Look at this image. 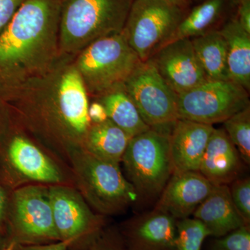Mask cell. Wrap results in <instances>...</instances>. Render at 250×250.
<instances>
[{"instance_id":"1","label":"cell","mask_w":250,"mask_h":250,"mask_svg":"<svg viewBox=\"0 0 250 250\" xmlns=\"http://www.w3.org/2000/svg\"><path fill=\"white\" fill-rule=\"evenodd\" d=\"M74 57L62 54L48 72L23 85L5 101L23 131L68 158L83 149L92 125L89 97Z\"/></svg>"},{"instance_id":"2","label":"cell","mask_w":250,"mask_h":250,"mask_svg":"<svg viewBox=\"0 0 250 250\" xmlns=\"http://www.w3.org/2000/svg\"><path fill=\"white\" fill-rule=\"evenodd\" d=\"M62 0H26L0 34V96L49 71L62 56Z\"/></svg>"},{"instance_id":"3","label":"cell","mask_w":250,"mask_h":250,"mask_svg":"<svg viewBox=\"0 0 250 250\" xmlns=\"http://www.w3.org/2000/svg\"><path fill=\"white\" fill-rule=\"evenodd\" d=\"M134 0H62V54L75 56L94 41L123 32Z\"/></svg>"},{"instance_id":"4","label":"cell","mask_w":250,"mask_h":250,"mask_svg":"<svg viewBox=\"0 0 250 250\" xmlns=\"http://www.w3.org/2000/svg\"><path fill=\"white\" fill-rule=\"evenodd\" d=\"M73 61L90 100L123 88L143 62L123 33L94 41Z\"/></svg>"},{"instance_id":"5","label":"cell","mask_w":250,"mask_h":250,"mask_svg":"<svg viewBox=\"0 0 250 250\" xmlns=\"http://www.w3.org/2000/svg\"><path fill=\"white\" fill-rule=\"evenodd\" d=\"M69 159L82 197L102 214L119 213L139 198L119 164L101 160L84 149L72 153Z\"/></svg>"},{"instance_id":"6","label":"cell","mask_w":250,"mask_h":250,"mask_svg":"<svg viewBox=\"0 0 250 250\" xmlns=\"http://www.w3.org/2000/svg\"><path fill=\"white\" fill-rule=\"evenodd\" d=\"M171 129L150 128L129 140L122 161L139 195L161 194L173 174L169 146Z\"/></svg>"},{"instance_id":"7","label":"cell","mask_w":250,"mask_h":250,"mask_svg":"<svg viewBox=\"0 0 250 250\" xmlns=\"http://www.w3.org/2000/svg\"><path fill=\"white\" fill-rule=\"evenodd\" d=\"M8 243L41 245L60 241L54 225L48 188L27 186L10 195L6 220Z\"/></svg>"},{"instance_id":"8","label":"cell","mask_w":250,"mask_h":250,"mask_svg":"<svg viewBox=\"0 0 250 250\" xmlns=\"http://www.w3.org/2000/svg\"><path fill=\"white\" fill-rule=\"evenodd\" d=\"M186 15L161 0H134L122 33L145 62L167 43Z\"/></svg>"},{"instance_id":"9","label":"cell","mask_w":250,"mask_h":250,"mask_svg":"<svg viewBox=\"0 0 250 250\" xmlns=\"http://www.w3.org/2000/svg\"><path fill=\"white\" fill-rule=\"evenodd\" d=\"M59 184L62 175L58 166L24 134L13 120L0 136V182L13 187L18 179Z\"/></svg>"},{"instance_id":"10","label":"cell","mask_w":250,"mask_h":250,"mask_svg":"<svg viewBox=\"0 0 250 250\" xmlns=\"http://www.w3.org/2000/svg\"><path fill=\"white\" fill-rule=\"evenodd\" d=\"M250 106L249 93L231 81L207 80L177 98L179 119L213 126Z\"/></svg>"},{"instance_id":"11","label":"cell","mask_w":250,"mask_h":250,"mask_svg":"<svg viewBox=\"0 0 250 250\" xmlns=\"http://www.w3.org/2000/svg\"><path fill=\"white\" fill-rule=\"evenodd\" d=\"M123 89L150 128H172L179 119L178 95L166 83L150 61L142 62Z\"/></svg>"},{"instance_id":"12","label":"cell","mask_w":250,"mask_h":250,"mask_svg":"<svg viewBox=\"0 0 250 250\" xmlns=\"http://www.w3.org/2000/svg\"><path fill=\"white\" fill-rule=\"evenodd\" d=\"M48 192L59 239L71 242L69 249L89 241L104 228L103 219L94 214L77 190L54 185Z\"/></svg>"},{"instance_id":"13","label":"cell","mask_w":250,"mask_h":250,"mask_svg":"<svg viewBox=\"0 0 250 250\" xmlns=\"http://www.w3.org/2000/svg\"><path fill=\"white\" fill-rule=\"evenodd\" d=\"M148 60L177 95L208 80L190 39H179L163 46Z\"/></svg>"},{"instance_id":"14","label":"cell","mask_w":250,"mask_h":250,"mask_svg":"<svg viewBox=\"0 0 250 250\" xmlns=\"http://www.w3.org/2000/svg\"><path fill=\"white\" fill-rule=\"evenodd\" d=\"M213 188V184L198 171L176 172L161 192L155 209L167 213L177 220L189 218Z\"/></svg>"},{"instance_id":"15","label":"cell","mask_w":250,"mask_h":250,"mask_svg":"<svg viewBox=\"0 0 250 250\" xmlns=\"http://www.w3.org/2000/svg\"><path fill=\"white\" fill-rule=\"evenodd\" d=\"M176 222L171 215L154 208L131 219L120 233L127 250H175Z\"/></svg>"},{"instance_id":"16","label":"cell","mask_w":250,"mask_h":250,"mask_svg":"<svg viewBox=\"0 0 250 250\" xmlns=\"http://www.w3.org/2000/svg\"><path fill=\"white\" fill-rule=\"evenodd\" d=\"M214 129L213 125L178 119L169 135L173 173L198 171L207 143Z\"/></svg>"},{"instance_id":"17","label":"cell","mask_w":250,"mask_h":250,"mask_svg":"<svg viewBox=\"0 0 250 250\" xmlns=\"http://www.w3.org/2000/svg\"><path fill=\"white\" fill-rule=\"evenodd\" d=\"M243 161L223 129H213L202 157L199 172L213 185H229L239 178Z\"/></svg>"},{"instance_id":"18","label":"cell","mask_w":250,"mask_h":250,"mask_svg":"<svg viewBox=\"0 0 250 250\" xmlns=\"http://www.w3.org/2000/svg\"><path fill=\"white\" fill-rule=\"evenodd\" d=\"M202 222L210 236L218 238L247 225L233 205L229 185H213L208 197L193 213Z\"/></svg>"},{"instance_id":"19","label":"cell","mask_w":250,"mask_h":250,"mask_svg":"<svg viewBox=\"0 0 250 250\" xmlns=\"http://www.w3.org/2000/svg\"><path fill=\"white\" fill-rule=\"evenodd\" d=\"M218 30L226 42L230 80L250 93V34L236 17L227 21Z\"/></svg>"},{"instance_id":"20","label":"cell","mask_w":250,"mask_h":250,"mask_svg":"<svg viewBox=\"0 0 250 250\" xmlns=\"http://www.w3.org/2000/svg\"><path fill=\"white\" fill-rule=\"evenodd\" d=\"M233 0H203L186 15L167 44L218 30ZM166 44V45H167Z\"/></svg>"},{"instance_id":"21","label":"cell","mask_w":250,"mask_h":250,"mask_svg":"<svg viewBox=\"0 0 250 250\" xmlns=\"http://www.w3.org/2000/svg\"><path fill=\"white\" fill-rule=\"evenodd\" d=\"M131 138L109 119L92 124L83 149L101 160L120 164Z\"/></svg>"},{"instance_id":"22","label":"cell","mask_w":250,"mask_h":250,"mask_svg":"<svg viewBox=\"0 0 250 250\" xmlns=\"http://www.w3.org/2000/svg\"><path fill=\"white\" fill-rule=\"evenodd\" d=\"M194 51L207 80L231 81L228 63L227 45L219 30L192 38Z\"/></svg>"},{"instance_id":"23","label":"cell","mask_w":250,"mask_h":250,"mask_svg":"<svg viewBox=\"0 0 250 250\" xmlns=\"http://www.w3.org/2000/svg\"><path fill=\"white\" fill-rule=\"evenodd\" d=\"M92 100L100 102L106 109L108 119L130 138L150 129L143 121L137 108L123 88Z\"/></svg>"},{"instance_id":"24","label":"cell","mask_w":250,"mask_h":250,"mask_svg":"<svg viewBox=\"0 0 250 250\" xmlns=\"http://www.w3.org/2000/svg\"><path fill=\"white\" fill-rule=\"evenodd\" d=\"M223 129L238 149L243 163L250 164V106L223 122Z\"/></svg>"},{"instance_id":"25","label":"cell","mask_w":250,"mask_h":250,"mask_svg":"<svg viewBox=\"0 0 250 250\" xmlns=\"http://www.w3.org/2000/svg\"><path fill=\"white\" fill-rule=\"evenodd\" d=\"M176 229L175 250H202L204 241L210 236L205 225L194 218L177 220Z\"/></svg>"},{"instance_id":"26","label":"cell","mask_w":250,"mask_h":250,"mask_svg":"<svg viewBox=\"0 0 250 250\" xmlns=\"http://www.w3.org/2000/svg\"><path fill=\"white\" fill-rule=\"evenodd\" d=\"M210 250H250V227L243 225L225 236L215 238Z\"/></svg>"},{"instance_id":"27","label":"cell","mask_w":250,"mask_h":250,"mask_svg":"<svg viewBox=\"0 0 250 250\" xmlns=\"http://www.w3.org/2000/svg\"><path fill=\"white\" fill-rule=\"evenodd\" d=\"M233 205L247 225H250V177L235 179L229 184Z\"/></svg>"},{"instance_id":"28","label":"cell","mask_w":250,"mask_h":250,"mask_svg":"<svg viewBox=\"0 0 250 250\" xmlns=\"http://www.w3.org/2000/svg\"><path fill=\"white\" fill-rule=\"evenodd\" d=\"M73 250H127L121 233L114 230L104 228L89 241L75 248Z\"/></svg>"},{"instance_id":"29","label":"cell","mask_w":250,"mask_h":250,"mask_svg":"<svg viewBox=\"0 0 250 250\" xmlns=\"http://www.w3.org/2000/svg\"><path fill=\"white\" fill-rule=\"evenodd\" d=\"M26 0H0V34Z\"/></svg>"},{"instance_id":"30","label":"cell","mask_w":250,"mask_h":250,"mask_svg":"<svg viewBox=\"0 0 250 250\" xmlns=\"http://www.w3.org/2000/svg\"><path fill=\"white\" fill-rule=\"evenodd\" d=\"M10 195L7 189L0 182V231L6 235V220L9 211Z\"/></svg>"},{"instance_id":"31","label":"cell","mask_w":250,"mask_h":250,"mask_svg":"<svg viewBox=\"0 0 250 250\" xmlns=\"http://www.w3.org/2000/svg\"><path fill=\"white\" fill-rule=\"evenodd\" d=\"M236 18L241 27L250 34V0H238Z\"/></svg>"},{"instance_id":"32","label":"cell","mask_w":250,"mask_h":250,"mask_svg":"<svg viewBox=\"0 0 250 250\" xmlns=\"http://www.w3.org/2000/svg\"><path fill=\"white\" fill-rule=\"evenodd\" d=\"M71 242L59 241L47 244L21 245L16 246L15 250H69Z\"/></svg>"},{"instance_id":"33","label":"cell","mask_w":250,"mask_h":250,"mask_svg":"<svg viewBox=\"0 0 250 250\" xmlns=\"http://www.w3.org/2000/svg\"><path fill=\"white\" fill-rule=\"evenodd\" d=\"M88 117L92 124H99L108 120L104 106L100 102L93 100L88 106Z\"/></svg>"},{"instance_id":"34","label":"cell","mask_w":250,"mask_h":250,"mask_svg":"<svg viewBox=\"0 0 250 250\" xmlns=\"http://www.w3.org/2000/svg\"><path fill=\"white\" fill-rule=\"evenodd\" d=\"M11 114L9 105L0 96V136L11 123Z\"/></svg>"},{"instance_id":"35","label":"cell","mask_w":250,"mask_h":250,"mask_svg":"<svg viewBox=\"0 0 250 250\" xmlns=\"http://www.w3.org/2000/svg\"><path fill=\"white\" fill-rule=\"evenodd\" d=\"M167 4L173 5V6H177L184 10H187L188 6L190 4L188 0H161Z\"/></svg>"},{"instance_id":"36","label":"cell","mask_w":250,"mask_h":250,"mask_svg":"<svg viewBox=\"0 0 250 250\" xmlns=\"http://www.w3.org/2000/svg\"><path fill=\"white\" fill-rule=\"evenodd\" d=\"M8 243L7 238L6 236L0 231V250H2L4 248L7 246Z\"/></svg>"},{"instance_id":"37","label":"cell","mask_w":250,"mask_h":250,"mask_svg":"<svg viewBox=\"0 0 250 250\" xmlns=\"http://www.w3.org/2000/svg\"><path fill=\"white\" fill-rule=\"evenodd\" d=\"M16 249V245L14 243H10L7 245L6 248L2 250H15Z\"/></svg>"},{"instance_id":"38","label":"cell","mask_w":250,"mask_h":250,"mask_svg":"<svg viewBox=\"0 0 250 250\" xmlns=\"http://www.w3.org/2000/svg\"><path fill=\"white\" fill-rule=\"evenodd\" d=\"M190 2L191 1H197V2H201V1H203V0H188Z\"/></svg>"}]
</instances>
